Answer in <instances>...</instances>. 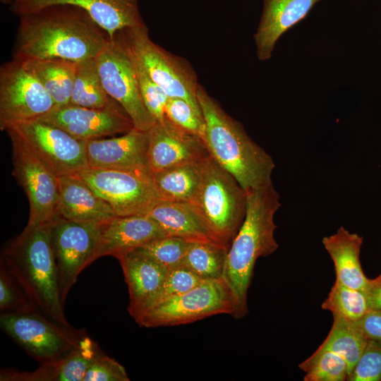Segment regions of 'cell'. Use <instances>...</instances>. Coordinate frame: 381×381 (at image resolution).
<instances>
[{"label":"cell","mask_w":381,"mask_h":381,"mask_svg":"<svg viewBox=\"0 0 381 381\" xmlns=\"http://www.w3.org/2000/svg\"><path fill=\"white\" fill-rule=\"evenodd\" d=\"M109 40L83 8L52 5L20 16L13 59L59 58L78 63L96 59Z\"/></svg>","instance_id":"1"},{"label":"cell","mask_w":381,"mask_h":381,"mask_svg":"<svg viewBox=\"0 0 381 381\" xmlns=\"http://www.w3.org/2000/svg\"><path fill=\"white\" fill-rule=\"evenodd\" d=\"M246 194V216L229 247L222 276L235 301V318L248 313V291L256 260L279 248L274 236V217L281 203L272 183L248 190Z\"/></svg>","instance_id":"2"},{"label":"cell","mask_w":381,"mask_h":381,"mask_svg":"<svg viewBox=\"0 0 381 381\" xmlns=\"http://www.w3.org/2000/svg\"><path fill=\"white\" fill-rule=\"evenodd\" d=\"M197 98L205 122L204 142L210 156L246 190L272 183V157L227 114L199 84Z\"/></svg>","instance_id":"3"},{"label":"cell","mask_w":381,"mask_h":381,"mask_svg":"<svg viewBox=\"0 0 381 381\" xmlns=\"http://www.w3.org/2000/svg\"><path fill=\"white\" fill-rule=\"evenodd\" d=\"M1 263L8 270L39 312L71 327L64 313L49 222L25 226L2 248Z\"/></svg>","instance_id":"4"},{"label":"cell","mask_w":381,"mask_h":381,"mask_svg":"<svg viewBox=\"0 0 381 381\" xmlns=\"http://www.w3.org/2000/svg\"><path fill=\"white\" fill-rule=\"evenodd\" d=\"M246 191L210 155L202 161L201 181L191 204L216 238L229 247L244 220Z\"/></svg>","instance_id":"5"},{"label":"cell","mask_w":381,"mask_h":381,"mask_svg":"<svg viewBox=\"0 0 381 381\" xmlns=\"http://www.w3.org/2000/svg\"><path fill=\"white\" fill-rule=\"evenodd\" d=\"M116 35L169 97L184 99L202 114L197 98L199 83L188 61L155 44L149 37L147 26L126 29Z\"/></svg>","instance_id":"6"},{"label":"cell","mask_w":381,"mask_h":381,"mask_svg":"<svg viewBox=\"0 0 381 381\" xmlns=\"http://www.w3.org/2000/svg\"><path fill=\"white\" fill-rule=\"evenodd\" d=\"M236 304L223 278L205 280L191 289L159 303L134 320L146 328L191 323L219 314L234 316Z\"/></svg>","instance_id":"7"},{"label":"cell","mask_w":381,"mask_h":381,"mask_svg":"<svg viewBox=\"0 0 381 381\" xmlns=\"http://www.w3.org/2000/svg\"><path fill=\"white\" fill-rule=\"evenodd\" d=\"M0 325L8 336L40 364L63 357L86 334L82 329L63 326L39 311L1 312Z\"/></svg>","instance_id":"8"},{"label":"cell","mask_w":381,"mask_h":381,"mask_svg":"<svg viewBox=\"0 0 381 381\" xmlns=\"http://www.w3.org/2000/svg\"><path fill=\"white\" fill-rule=\"evenodd\" d=\"M95 60L108 95L123 108L135 128L148 131L156 121L143 101L137 63L128 48L116 35L108 41Z\"/></svg>","instance_id":"9"},{"label":"cell","mask_w":381,"mask_h":381,"mask_svg":"<svg viewBox=\"0 0 381 381\" xmlns=\"http://www.w3.org/2000/svg\"><path fill=\"white\" fill-rule=\"evenodd\" d=\"M40 80L14 59L0 68V129L13 123L39 119L56 107Z\"/></svg>","instance_id":"10"},{"label":"cell","mask_w":381,"mask_h":381,"mask_svg":"<svg viewBox=\"0 0 381 381\" xmlns=\"http://www.w3.org/2000/svg\"><path fill=\"white\" fill-rule=\"evenodd\" d=\"M75 174L110 205L115 216L147 214L162 200L152 176L89 167Z\"/></svg>","instance_id":"11"},{"label":"cell","mask_w":381,"mask_h":381,"mask_svg":"<svg viewBox=\"0 0 381 381\" xmlns=\"http://www.w3.org/2000/svg\"><path fill=\"white\" fill-rule=\"evenodd\" d=\"M18 135L59 177L87 167L86 142L39 119L10 125L5 130Z\"/></svg>","instance_id":"12"},{"label":"cell","mask_w":381,"mask_h":381,"mask_svg":"<svg viewBox=\"0 0 381 381\" xmlns=\"http://www.w3.org/2000/svg\"><path fill=\"white\" fill-rule=\"evenodd\" d=\"M13 148V176L27 195L30 214L26 226L51 222L56 215L59 177L15 133L7 132Z\"/></svg>","instance_id":"13"},{"label":"cell","mask_w":381,"mask_h":381,"mask_svg":"<svg viewBox=\"0 0 381 381\" xmlns=\"http://www.w3.org/2000/svg\"><path fill=\"white\" fill-rule=\"evenodd\" d=\"M101 222H75L57 215L49 222L63 306L79 274L89 266Z\"/></svg>","instance_id":"14"},{"label":"cell","mask_w":381,"mask_h":381,"mask_svg":"<svg viewBox=\"0 0 381 381\" xmlns=\"http://www.w3.org/2000/svg\"><path fill=\"white\" fill-rule=\"evenodd\" d=\"M39 119L84 141L123 134L135 128L123 109H98L71 104L56 107Z\"/></svg>","instance_id":"15"},{"label":"cell","mask_w":381,"mask_h":381,"mask_svg":"<svg viewBox=\"0 0 381 381\" xmlns=\"http://www.w3.org/2000/svg\"><path fill=\"white\" fill-rule=\"evenodd\" d=\"M147 162L151 174L187 163L199 162L210 155L204 141L180 128L167 117L147 131Z\"/></svg>","instance_id":"16"},{"label":"cell","mask_w":381,"mask_h":381,"mask_svg":"<svg viewBox=\"0 0 381 381\" xmlns=\"http://www.w3.org/2000/svg\"><path fill=\"white\" fill-rule=\"evenodd\" d=\"M57 4L83 8L107 32L110 39L123 30L146 26L138 0H11L10 10L20 17Z\"/></svg>","instance_id":"17"},{"label":"cell","mask_w":381,"mask_h":381,"mask_svg":"<svg viewBox=\"0 0 381 381\" xmlns=\"http://www.w3.org/2000/svg\"><path fill=\"white\" fill-rule=\"evenodd\" d=\"M85 142L87 167L152 176L147 162V131L133 128L119 137Z\"/></svg>","instance_id":"18"},{"label":"cell","mask_w":381,"mask_h":381,"mask_svg":"<svg viewBox=\"0 0 381 381\" xmlns=\"http://www.w3.org/2000/svg\"><path fill=\"white\" fill-rule=\"evenodd\" d=\"M167 236L149 215L114 216L102 222L89 265L97 259L117 255Z\"/></svg>","instance_id":"19"},{"label":"cell","mask_w":381,"mask_h":381,"mask_svg":"<svg viewBox=\"0 0 381 381\" xmlns=\"http://www.w3.org/2000/svg\"><path fill=\"white\" fill-rule=\"evenodd\" d=\"M320 0H263L260 21L254 35L259 60L272 56L278 39L303 19Z\"/></svg>","instance_id":"20"},{"label":"cell","mask_w":381,"mask_h":381,"mask_svg":"<svg viewBox=\"0 0 381 381\" xmlns=\"http://www.w3.org/2000/svg\"><path fill=\"white\" fill-rule=\"evenodd\" d=\"M56 215L75 222H100L114 217L115 214L106 200L72 174L59 176Z\"/></svg>","instance_id":"21"},{"label":"cell","mask_w":381,"mask_h":381,"mask_svg":"<svg viewBox=\"0 0 381 381\" xmlns=\"http://www.w3.org/2000/svg\"><path fill=\"white\" fill-rule=\"evenodd\" d=\"M102 352L97 344L87 334L63 357L40 366L32 372L8 369V381H83L93 360Z\"/></svg>","instance_id":"22"},{"label":"cell","mask_w":381,"mask_h":381,"mask_svg":"<svg viewBox=\"0 0 381 381\" xmlns=\"http://www.w3.org/2000/svg\"><path fill=\"white\" fill-rule=\"evenodd\" d=\"M116 258L120 262L128 288V311L133 317L160 287L169 269L136 248Z\"/></svg>","instance_id":"23"},{"label":"cell","mask_w":381,"mask_h":381,"mask_svg":"<svg viewBox=\"0 0 381 381\" xmlns=\"http://www.w3.org/2000/svg\"><path fill=\"white\" fill-rule=\"evenodd\" d=\"M363 240L358 234L340 226L335 234L323 237L322 243L334 262L336 279L365 294L373 279L364 274L360 262Z\"/></svg>","instance_id":"24"},{"label":"cell","mask_w":381,"mask_h":381,"mask_svg":"<svg viewBox=\"0 0 381 381\" xmlns=\"http://www.w3.org/2000/svg\"><path fill=\"white\" fill-rule=\"evenodd\" d=\"M147 214L153 219L168 236L182 238L190 242L209 241L221 243L190 202L161 200Z\"/></svg>","instance_id":"25"},{"label":"cell","mask_w":381,"mask_h":381,"mask_svg":"<svg viewBox=\"0 0 381 381\" xmlns=\"http://www.w3.org/2000/svg\"><path fill=\"white\" fill-rule=\"evenodd\" d=\"M21 61L42 84L56 107L70 103L77 63L59 58Z\"/></svg>","instance_id":"26"},{"label":"cell","mask_w":381,"mask_h":381,"mask_svg":"<svg viewBox=\"0 0 381 381\" xmlns=\"http://www.w3.org/2000/svg\"><path fill=\"white\" fill-rule=\"evenodd\" d=\"M202 161L177 165L152 174V182L162 200L191 203L200 187Z\"/></svg>","instance_id":"27"},{"label":"cell","mask_w":381,"mask_h":381,"mask_svg":"<svg viewBox=\"0 0 381 381\" xmlns=\"http://www.w3.org/2000/svg\"><path fill=\"white\" fill-rule=\"evenodd\" d=\"M92 109H123L107 92L95 59L77 63L70 103Z\"/></svg>","instance_id":"28"},{"label":"cell","mask_w":381,"mask_h":381,"mask_svg":"<svg viewBox=\"0 0 381 381\" xmlns=\"http://www.w3.org/2000/svg\"><path fill=\"white\" fill-rule=\"evenodd\" d=\"M368 340L354 322L333 315L331 329L321 346L341 356L346 361L350 373L361 357Z\"/></svg>","instance_id":"29"},{"label":"cell","mask_w":381,"mask_h":381,"mask_svg":"<svg viewBox=\"0 0 381 381\" xmlns=\"http://www.w3.org/2000/svg\"><path fill=\"white\" fill-rule=\"evenodd\" d=\"M229 248L209 241L191 242L180 267L202 280L222 278Z\"/></svg>","instance_id":"30"},{"label":"cell","mask_w":381,"mask_h":381,"mask_svg":"<svg viewBox=\"0 0 381 381\" xmlns=\"http://www.w3.org/2000/svg\"><path fill=\"white\" fill-rule=\"evenodd\" d=\"M322 308L330 311L333 315L352 322L358 321L370 311L366 295L345 285L337 279L323 301Z\"/></svg>","instance_id":"31"},{"label":"cell","mask_w":381,"mask_h":381,"mask_svg":"<svg viewBox=\"0 0 381 381\" xmlns=\"http://www.w3.org/2000/svg\"><path fill=\"white\" fill-rule=\"evenodd\" d=\"M298 368L306 373L305 381H344L349 375L346 361L321 345Z\"/></svg>","instance_id":"32"},{"label":"cell","mask_w":381,"mask_h":381,"mask_svg":"<svg viewBox=\"0 0 381 381\" xmlns=\"http://www.w3.org/2000/svg\"><path fill=\"white\" fill-rule=\"evenodd\" d=\"M203 281L205 280L185 267H179L169 269L160 287L143 304L133 317V319L147 309L183 294L198 286Z\"/></svg>","instance_id":"33"},{"label":"cell","mask_w":381,"mask_h":381,"mask_svg":"<svg viewBox=\"0 0 381 381\" xmlns=\"http://www.w3.org/2000/svg\"><path fill=\"white\" fill-rule=\"evenodd\" d=\"M190 243L182 238L167 235L136 249L169 270L181 266Z\"/></svg>","instance_id":"34"},{"label":"cell","mask_w":381,"mask_h":381,"mask_svg":"<svg viewBox=\"0 0 381 381\" xmlns=\"http://www.w3.org/2000/svg\"><path fill=\"white\" fill-rule=\"evenodd\" d=\"M165 115L171 122L204 141L205 122L202 114L197 111L186 100L179 97H169L165 107Z\"/></svg>","instance_id":"35"},{"label":"cell","mask_w":381,"mask_h":381,"mask_svg":"<svg viewBox=\"0 0 381 381\" xmlns=\"http://www.w3.org/2000/svg\"><path fill=\"white\" fill-rule=\"evenodd\" d=\"M0 309L1 312L11 313L38 311L19 284L1 263L0 265Z\"/></svg>","instance_id":"36"},{"label":"cell","mask_w":381,"mask_h":381,"mask_svg":"<svg viewBox=\"0 0 381 381\" xmlns=\"http://www.w3.org/2000/svg\"><path fill=\"white\" fill-rule=\"evenodd\" d=\"M348 381L381 380V344L372 340L368 343L356 364L349 373Z\"/></svg>","instance_id":"37"},{"label":"cell","mask_w":381,"mask_h":381,"mask_svg":"<svg viewBox=\"0 0 381 381\" xmlns=\"http://www.w3.org/2000/svg\"><path fill=\"white\" fill-rule=\"evenodd\" d=\"M136 63L140 92L145 104L156 121H162L167 117L165 107L169 97L137 61Z\"/></svg>","instance_id":"38"},{"label":"cell","mask_w":381,"mask_h":381,"mask_svg":"<svg viewBox=\"0 0 381 381\" xmlns=\"http://www.w3.org/2000/svg\"><path fill=\"white\" fill-rule=\"evenodd\" d=\"M126 369L104 352L92 362L83 381H129Z\"/></svg>","instance_id":"39"},{"label":"cell","mask_w":381,"mask_h":381,"mask_svg":"<svg viewBox=\"0 0 381 381\" xmlns=\"http://www.w3.org/2000/svg\"><path fill=\"white\" fill-rule=\"evenodd\" d=\"M354 322L368 339L381 344V312L370 310Z\"/></svg>","instance_id":"40"},{"label":"cell","mask_w":381,"mask_h":381,"mask_svg":"<svg viewBox=\"0 0 381 381\" xmlns=\"http://www.w3.org/2000/svg\"><path fill=\"white\" fill-rule=\"evenodd\" d=\"M370 310L381 312V281L373 279V283L365 294Z\"/></svg>","instance_id":"41"},{"label":"cell","mask_w":381,"mask_h":381,"mask_svg":"<svg viewBox=\"0 0 381 381\" xmlns=\"http://www.w3.org/2000/svg\"><path fill=\"white\" fill-rule=\"evenodd\" d=\"M375 279L376 281H378V282L381 281V273H380V274L379 276H377L376 278H375Z\"/></svg>","instance_id":"42"}]
</instances>
